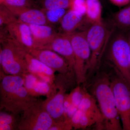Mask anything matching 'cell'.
<instances>
[{
    "instance_id": "1",
    "label": "cell",
    "mask_w": 130,
    "mask_h": 130,
    "mask_svg": "<svg viewBox=\"0 0 130 130\" xmlns=\"http://www.w3.org/2000/svg\"><path fill=\"white\" fill-rule=\"evenodd\" d=\"M1 78V109L5 108L9 112L19 115L40 101L28 92L23 77L3 74Z\"/></svg>"
},
{
    "instance_id": "2",
    "label": "cell",
    "mask_w": 130,
    "mask_h": 130,
    "mask_svg": "<svg viewBox=\"0 0 130 130\" xmlns=\"http://www.w3.org/2000/svg\"><path fill=\"white\" fill-rule=\"evenodd\" d=\"M93 92L103 116V126L109 130L123 129L120 116L116 108L111 79L106 74L96 80Z\"/></svg>"
},
{
    "instance_id": "3",
    "label": "cell",
    "mask_w": 130,
    "mask_h": 130,
    "mask_svg": "<svg viewBox=\"0 0 130 130\" xmlns=\"http://www.w3.org/2000/svg\"><path fill=\"white\" fill-rule=\"evenodd\" d=\"M0 64L7 75L23 77L29 73L25 48L10 37L6 29H1Z\"/></svg>"
},
{
    "instance_id": "4",
    "label": "cell",
    "mask_w": 130,
    "mask_h": 130,
    "mask_svg": "<svg viewBox=\"0 0 130 130\" xmlns=\"http://www.w3.org/2000/svg\"><path fill=\"white\" fill-rule=\"evenodd\" d=\"M109 57L117 71L130 84V47L126 32L118 30L113 35Z\"/></svg>"
},
{
    "instance_id": "5",
    "label": "cell",
    "mask_w": 130,
    "mask_h": 130,
    "mask_svg": "<svg viewBox=\"0 0 130 130\" xmlns=\"http://www.w3.org/2000/svg\"><path fill=\"white\" fill-rule=\"evenodd\" d=\"M110 32L103 21L91 24L85 31L86 40L91 51L88 71L91 73L100 64Z\"/></svg>"
},
{
    "instance_id": "6",
    "label": "cell",
    "mask_w": 130,
    "mask_h": 130,
    "mask_svg": "<svg viewBox=\"0 0 130 130\" xmlns=\"http://www.w3.org/2000/svg\"><path fill=\"white\" fill-rule=\"evenodd\" d=\"M70 39L74 53V71L78 85L86 79L88 71L91 51L86 40L85 31L70 34Z\"/></svg>"
},
{
    "instance_id": "7",
    "label": "cell",
    "mask_w": 130,
    "mask_h": 130,
    "mask_svg": "<svg viewBox=\"0 0 130 130\" xmlns=\"http://www.w3.org/2000/svg\"><path fill=\"white\" fill-rule=\"evenodd\" d=\"M118 73L110 79L111 85L123 129L130 130V84Z\"/></svg>"
},
{
    "instance_id": "8",
    "label": "cell",
    "mask_w": 130,
    "mask_h": 130,
    "mask_svg": "<svg viewBox=\"0 0 130 130\" xmlns=\"http://www.w3.org/2000/svg\"><path fill=\"white\" fill-rule=\"evenodd\" d=\"M42 100L23 112L18 125L19 130H49L55 124L42 104Z\"/></svg>"
},
{
    "instance_id": "9",
    "label": "cell",
    "mask_w": 130,
    "mask_h": 130,
    "mask_svg": "<svg viewBox=\"0 0 130 130\" xmlns=\"http://www.w3.org/2000/svg\"><path fill=\"white\" fill-rule=\"evenodd\" d=\"M35 58L59 73L66 74L72 71L69 63L64 57L53 50L39 48H25Z\"/></svg>"
},
{
    "instance_id": "10",
    "label": "cell",
    "mask_w": 130,
    "mask_h": 130,
    "mask_svg": "<svg viewBox=\"0 0 130 130\" xmlns=\"http://www.w3.org/2000/svg\"><path fill=\"white\" fill-rule=\"evenodd\" d=\"M50 94L42 104L55 123L66 119L64 115V102L67 89L55 86Z\"/></svg>"
},
{
    "instance_id": "11",
    "label": "cell",
    "mask_w": 130,
    "mask_h": 130,
    "mask_svg": "<svg viewBox=\"0 0 130 130\" xmlns=\"http://www.w3.org/2000/svg\"><path fill=\"white\" fill-rule=\"evenodd\" d=\"M39 48L50 50L61 55L69 63L71 71L74 72V54L70 34L59 33L49 43Z\"/></svg>"
},
{
    "instance_id": "12",
    "label": "cell",
    "mask_w": 130,
    "mask_h": 130,
    "mask_svg": "<svg viewBox=\"0 0 130 130\" xmlns=\"http://www.w3.org/2000/svg\"><path fill=\"white\" fill-rule=\"evenodd\" d=\"M10 37L25 48H35L34 40L29 25L18 21L5 26Z\"/></svg>"
},
{
    "instance_id": "13",
    "label": "cell",
    "mask_w": 130,
    "mask_h": 130,
    "mask_svg": "<svg viewBox=\"0 0 130 130\" xmlns=\"http://www.w3.org/2000/svg\"><path fill=\"white\" fill-rule=\"evenodd\" d=\"M26 59L29 72L35 75L40 80L53 85L55 72L41 61L27 52Z\"/></svg>"
},
{
    "instance_id": "14",
    "label": "cell",
    "mask_w": 130,
    "mask_h": 130,
    "mask_svg": "<svg viewBox=\"0 0 130 130\" xmlns=\"http://www.w3.org/2000/svg\"><path fill=\"white\" fill-rule=\"evenodd\" d=\"M8 8L19 21L24 23L28 25L49 24L43 10L32 7Z\"/></svg>"
},
{
    "instance_id": "15",
    "label": "cell",
    "mask_w": 130,
    "mask_h": 130,
    "mask_svg": "<svg viewBox=\"0 0 130 130\" xmlns=\"http://www.w3.org/2000/svg\"><path fill=\"white\" fill-rule=\"evenodd\" d=\"M34 40L35 48H40L48 44L59 34L47 25H29Z\"/></svg>"
},
{
    "instance_id": "16",
    "label": "cell",
    "mask_w": 130,
    "mask_h": 130,
    "mask_svg": "<svg viewBox=\"0 0 130 130\" xmlns=\"http://www.w3.org/2000/svg\"><path fill=\"white\" fill-rule=\"evenodd\" d=\"M85 15L80 12L69 9L60 22L61 28L64 33L70 34L74 32L81 25Z\"/></svg>"
},
{
    "instance_id": "17",
    "label": "cell",
    "mask_w": 130,
    "mask_h": 130,
    "mask_svg": "<svg viewBox=\"0 0 130 130\" xmlns=\"http://www.w3.org/2000/svg\"><path fill=\"white\" fill-rule=\"evenodd\" d=\"M112 16V25L118 30L126 32L130 30V3Z\"/></svg>"
},
{
    "instance_id": "18",
    "label": "cell",
    "mask_w": 130,
    "mask_h": 130,
    "mask_svg": "<svg viewBox=\"0 0 130 130\" xmlns=\"http://www.w3.org/2000/svg\"><path fill=\"white\" fill-rule=\"evenodd\" d=\"M85 17L91 24L103 21L102 6L100 0H86Z\"/></svg>"
},
{
    "instance_id": "19",
    "label": "cell",
    "mask_w": 130,
    "mask_h": 130,
    "mask_svg": "<svg viewBox=\"0 0 130 130\" xmlns=\"http://www.w3.org/2000/svg\"><path fill=\"white\" fill-rule=\"evenodd\" d=\"M19 115L9 112L1 111L0 112V130L18 129L20 120Z\"/></svg>"
},
{
    "instance_id": "20",
    "label": "cell",
    "mask_w": 130,
    "mask_h": 130,
    "mask_svg": "<svg viewBox=\"0 0 130 130\" xmlns=\"http://www.w3.org/2000/svg\"><path fill=\"white\" fill-rule=\"evenodd\" d=\"M54 84L51 85L42 80L38 79L33 89L31 95L37 97L40 96H48L55 88Z\"/></svg>"
},
{
    "instance_id": "21",
    "label": "cell",
    "mask_w": 130,
    "mask_h": 130,
    "mask_svg": "<svg viewBox=\"0 0 130 130\" xmlns=\"http://www.w3.org/2000/svg\"><path fill=\"white\" fill-rule=\"evenodd\" d=\"M43 9H70L71 0H39Z\"/></svg>"
},
{
    "instance_id": "22",
    "label": "cell",
    "mask_w": 130,
    "mask_h": 130,
    "mask_svg": "<svg viewBox=\"0 0 130 130\" xmlns=\"http://www.w3.org/2000/svg\"><path fill=\"white\" fill-rule=\"evenodd\" d=\"M67 9H43L48 24L60 23L62 18L67 12Z\"/></svg>"
},
{
    "instance_id": "23",
    "label": "cell",
    "mask_w": 130,
    "mask_h": 130,
    "mask_svg": "<svg viewBox=\"0 0 130 130\" xmlns=\"http://www.w3.org/2000/svg\"><path fill=\"white\" fill-rule=\"evenodd\" d=\"M18 20V19L10 9L4 5H0L1 28Z\"/></svg>"
},
{
    "instance_id": "24",
    "label": "cell",
    "mask_w": 130,
    "mask_h": 130,
    "mask_svg": "<svg viewBox=\"0 0 130 130\" xmlns=\"http://www.w3.org/2000/svg\"><path fill=\"white\" fill-rule=\"evenodd\" d=\"M34 4L32 0H0V5L8 8L32 7Z\"/></svg>"
},
{
    "instance_id": "25",
    "label": "cell",
    "mask_w": 130,
    "mask_h": 130,
    "mask_svg": "<svg viewBox=\"0 0 130 130\" xmlns=\"http://www.w3.org/2000/svg\"><path fill=\"white\" fill-rule=\"evenodd\" d=\"M73 129L71 119H66L64 120L55 123L49 130H70Z\"/></svg>"
},
{
    "instance_id": "26",
    "label": "cell",
    "mask_w": 130,
    "mask_h": 130,
    "mask_svg": "<svg viewBox=\"0 0 130 130\" xmlns=\"http://www.w3.org/2000/svg\"><path fill=\"white\" fill-rule=\"evenodd\" d=\"M86 0H71L70 9H73L83 13L85 16Z\"/></svg>"
},
{
    "instance_id": "27",
    "label": "cell",
    "mask_w": 130,
    "mask_h": 130,
    "mask_svg": "<svg viewBox=\"0 0 130 130\" xmlns=\"http://www.w3.org/2000/svg\"><path fill=\"white\" fill-rule=\"evenodd\" d=\"M112 4L119 7L125 6L130 3V0H109Z\"/></svg>"
},
{
    "instance_id": "28",
    "label": "cell",
    "mask_w": 130,
    "mask_h": 130,
    "mask_svg": "<svg viewBox=\"0 0 130 130\" xmlns=\"http://www.w3.org/2000/svg\"><path fill=\"white\" fill-rule=\"evenodd\" d=\"M127 37H128V41H129V44L130 47V30L126 32Z\"/></svg>"
}]
</instances>
